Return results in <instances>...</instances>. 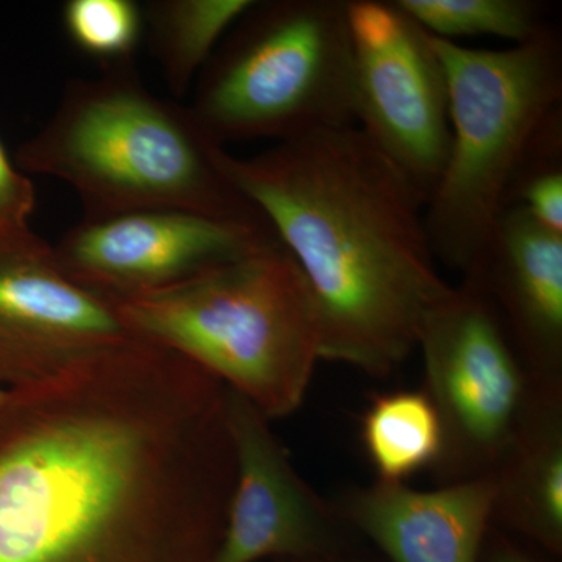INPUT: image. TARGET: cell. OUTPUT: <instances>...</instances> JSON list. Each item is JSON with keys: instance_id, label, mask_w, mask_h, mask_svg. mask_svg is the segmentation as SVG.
Masks as SVG:
<instances>
[{"instance_id": "cell-9", "label": "cell", "mask_w": 562, "mask_h": 562, "mask_svg": "<svg viewBox=\"0 0 562 562\" xmlns=\"http://www.w3.org/2000/svg\"><path fill=\"white\" fill-rule=\"evenodd\" d=\"M277 241L268 221L146 210L81 217L52 249L69 279L116 303L172 290Z\"/></svg>"}, {"instance_id": "cell-11", "label": "cell", "mask_w": 562, "mask_h": 562, "mask_svg": "<svg viewBox=\"0 0 562 562\" xmlns=\"http://www.w3.org/2000/svg\"><path fill=\"white\" fill-rule=\"evenodd\" d=\"M236 475L214 562L346 561L351 528L299 475L271 420L227 390Z\"/></svg>"}, {"instance_id": "cell-14", "label": "cell", "mask_w": 562, "mask_h": 562, "mask_svg": "<svg viewBox=\"0 0 562 562\" xmlns=\"http://www.w3.org/2000/svg\"><path fill=\"white\" fill-rule=\"evenodd\" d=\"M494 522L562 552V390L547 391L494 473Z\"/></svg>"}, {"instance_id": "cell-2", "label": "cell", "mask_w": 562, "mask_h": 562, "mask_svg": "<svg viewBox=\"0 0 562 562\" xmlns=\"http://www.w3.org/2000/svg\"><path fill=\"white\" fill-rule=\"evenodd\" d=\"M221 165L301 268L319 314L322 360L376 379L397 371L452 290L412 181L357 125L249 158L225 150Z\"/></svg>"}, {"instance_id": "cell-13", "label": "cell", "mask_w": 562, "mask_h": 562, "mask_svg": "<svg viewBox=\"0 0 562 562\" xmlns=\"http://www.w3.org/2000/svg\"><path fill=\"white\" fill-rule=\"evenodd\" d=\"M351 531L392 562H483L494 525L492 476L416 491L405 483L350 486L333 498Z\"/></svg>"}, {"instance_id": "cell-5", "label": "cell", "mask_w": 562, "mask_h": 562, "mask_svg": "<svg viewBox=\"0 0 562 562\" xmlns=\"http://www.w3.org/2000/svg\"><path fill=\"white\" fill-rule=\"evenodd\" d=\"M431 41L449 85L452 138L425 205V231L436 261L464 276L505 210L536 132L562 109V44L557 31L502 50Z\"/></svg>"}, {"instance_id": "cell-10", "label": "cell", "mask_w": 562, "mask_h": 562, "mask_svg": "<svg viewBox=\"0 0 562 562\" xmlns=\"http://www.w3.org/2000/svg\"><path fill=\"white\" fill-rule=\"evenodd\" d=\"M113 303L69 279L31 225L0 220V387L40 382L135 338Z\"/></svg>"}, {"instance_id": "cell-22", "label": "cell", "mask_w": 562, "mask_h": 562, "mask_svg": "<svg viewBox=\"0 0 562 562\" xmlns=\"http://www.w3.org/2000/svg\"><path fill=\"white\" fill-rule=\"evenodd\" d=\"M277 562H347L346 561H319V560H312V561H277Z\"/></svg>"}, {"instance_id": "cell-19", "label": "cell", "mask_w": 562, "mask_h": 562, "mask_svg": "<svg viewBox=\"0 0 562 562\" xmlns=\"http://www.w3.org/2000/svg\"><path fill=\"white\" fill-rule=\"evenodd\" d=\"M512 205L562 235V109L536 132L509 187L506 206Z\"/></svg>"}, {"instance_id": "cell-6", "label": "cell", "mask_w": 562, "mask_h": 562, "mask_svg": "<svg viewBox=\"0 0 562 562\" xmlns=\"http://www.w3.org/2000/svg\"><path fill=\"white\" fill-rule=\"evenodd\" d=\"M349 0H255L195 80L211 138L290 140L355 125Z\"/></svg>"}, {"instance_id": "cell-7", "label": "cell", "mask_w": 562, "mask_h": 562, "mask_svg": "<svg viewBox=\"0 0 562 562\" xmlns=\"http://www.w3.org/2000/svg\"><path fill=\"white\" fill-rule=\"evenodd\" d=\"M425 394L442 427V452L431 469L452 484L491 476L547 391L514 349L483 292L461 279L425 319Z\"/></svg>"}, {"instance_id": "cell-18", "label": "cell", "mask_w": 562, "mask_h": 562, "mask_svg": "<svg viewBox=\"0 0 562 562\" xmlns=\"http://www.w3.org/2000/svg\"><path fill=\"white\" fill-rule=\"evenodd\" d=\"M63 29L74 47L102 69L135 65L144 18L133 0H68L61 9Z\"/></svg>"}, {"instance_id": "cell-4", "label": "cell", "mask_w": 562, "mask_h": 562, "mask_svg": "<svg viewBox=\"0 0 562 562\" xmlns=\"http://www.w3.org/2000/svg\"><path fill=\"white\" fill-rule=\"evenodd\" d=\"M113 305L128 330L210 373L269 420L299 409L322 361L316 303L280 241Z\"/></svg>"}, {"instance_id": "cell-8", "label": "cell", "mask_w": 562, "mask_h": 562, "mask_svg": "<svg viewBox=\"0 0 562 562\" xmlns=\"http://www.w3.org/2000/svg\"><path fill=\"white\" fill-rule=\"evenodd\" d=\"M355 125L427 205L450 149L449 85L430 33L394 0H349Z\"/></svg>"}, {"instance_id": "cell-23", "label": "cell", "mask_w": 562, "mask_h": 562, "mask_svg": "<svg viewBox=\"0 0 562 562\" xmlns=\"http://www.w3.org/2000/svg\"><path fill=\"white\" fill-rule=\"evenodd\" d=\"M3 394H5V390H2V387H0V398L3 397Z\"/></svg>"}, {"instance_id": "cell-12", "label": "cell", "mask_w": 562, "mask_h": 562, "mask_svg": "<svg viewBox=\"0 0 562 562\" xmlns=\"http://www.w3.org/2000/svg\"><path fill=\"white\" fill-rule=\"evenodd\" d=\"M461 277L490 301L536 383L562 390V235L506 206Z\"/></svg>"}, {"instance_id": "cell-16", "label": "cell", "mask_w": 562, "mask_h": 562, "mask_svg": "<svg viewBox=\"0 0 562 562\" xmlns=\"http://www.w3.org/2000/svg\"><path fill=\"white\" fill-rule=\"evenodd\" d=\"M361 436L382 482L405 483L417 472L431 471L442 452L441 420L424 391L373 397Z\"/></svg>"}, {"instance_id": "cell-20", "label": "cell", "mask_w": 562, "mask_h": 562, "mask_svg": "<svg viewBox=\"0 0 562 562\" xmlns=\"http://www.w3.org/2000/svg\"><path fill=\"white\" fill-rule=\"evenodd\" d=\"M35 205V188L31 179L18 168L0 139V220L29 225Z\"/></svg>"}, {"instance_id": "cell-3", "label": "cell", "mask_w": 562, "mask_h": 562, "mask_svg": "<svg viewBox=\"0 0 562 562\" xmlns=\"http://www.w3.org/2000/svg\"><path fill=\"white\" fill-rule=\"evenodd\" d=\"M224 151L190 106L154 94L135 63L68 81L49 121L13 160L25 176L68 183L85 220L187 210L266 221L222 169Z\"/></svg>"}, {"instance_id": "cell-17", "label": "cell", "mask_w": 562, "mask_h": 562, "mask_svg": "<svg viewBox=\"0 0 562 562\" xmlns=\"http://www.w3.org/2000/svg\"><path fill=\"white\" fill-rule=\"evenodd\" d=\"M424 31L436 38L492 36L514 46L553 31L535 0H394Z\"/></svg>"}, {"instance_id": "cell-1", "label": "cell", "mask_w": 562, "mask_h": 562, "mask_svg": "<svg viewBox=\"0 0 562 562\" xmlns=\"http://www.w3.org/2000/svg\"><path fill=\"white\" fill-rule=\"evenodd\" d=\"M227 387L135 338L0 398V562H214Z\"/></svg>"}, {"instance_id": "cell-21", "label": "cell", "mask_w": 562, "mask_h": 562, "mask_svg": "<svg viewBox=\"0 0 562 562\" xmlns=\"http://www.w3.org/2000/svg\"><path fill=\"white\" fill-rule=\"evenodd\" d=\"M483 562H538L514 546L506 536L491 528L484 542Z\"/></svg>"}, {"instance_id": "cell-15", "label": "cell", "mask_w": 562, "mask_h": 562, "mask_svg": "<svg viewBox=\"0 0 562 562\" xmlns=\"http://www.w3.org/2000/svg\"><path fill=\"white\" fill-rule=\"evenodd\" d=\"M255 0H149L144 38L173 94H187L233 25Z\"/></svg>"}]
</instances>
